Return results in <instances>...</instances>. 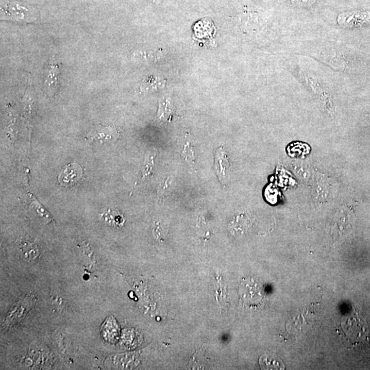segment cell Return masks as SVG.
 <instances>
[{"label":"cell","mask_w":370,"mask_h":370,"mask_svg":"<svg viewBox=\"0 0 370 370\" xmlns=\"http://www.w3.org/2000/svg\"><path fill=\"white\" fill-rule=\"evenodd\" d=\"M60 76L61 70L59 64L56 61L54 57H52L50 60L45 71L43 89L46 95L53 96L57 92L60 86Z\"/></svg>","instance_id":"cell-1"},{"label":"cell","mask_w":370,"mask_h":370,"mask_svg":"<svg viewBox=\"0 0 370 370\" xmlns=\"http://www.w3.org/2000/svg\"><path fill=\"white\" fill-rule=\"evenodd\" d=\"M169 102L166 101V102L160 103L159 111H158V114H159V118H163V119H168V117L169 118L170 113H171V109H170Z\"/></svg>","instance_id":"cell-10"},{"label":"cell","mask_w":370,"mask_h":370,"mask_svg":"<svg viewBox=\"0 0 370 370\" xmlns=\"http://www.w3.org/2000/svg\"><path fill=\"white\" fill-rule=\"evenodd\" d=\"M20 252L23 259L28 262L36 260L40 254L38 246L31 242L23 243L20 246Z\"/></svg>","instance_id":"cell-5"},{"label":"cell","mask_w":370,"mask_h":370,"mask_svg":"<svg viewBox=\"0 0 370 370\" xmlns=\"http://www.w3.org/2000/svg\"><path fill=\"white\" fill-rule=\"evenodd\" d=\"M260 366L264 370H284L285 365L271 355H263L259 359Z\"/></svg>","instance_id":"cell-6"},{"label":"cell","mask_w":370,"mask_h":370,"mask_svg":"<svg viewBox=\"0 0 370 370\" xmlns=\"http://www.w3.org/2000/svg\"><path fill=\"white\" fill-rule=\"evenodd\" d=\"M119 133L118 128L114 126H109L107 127H102L96 131L90 138L91 142L112 143L116 141L119 137Z\"/></svg>","instance_id":"cell-4"},{"label":"cell","mask_w":370,"mask_h":370,"mask_svg":"<svg viewBox=\"0 0 370 370\" xmlns=\"http://www.w3.org/2000/svg\"><path fill=\"white\" fill-rule=\"evenodd\" d=\"M83 176V169L78 163H71L61 170L58 181L63 185H72L80 181Z\"/></svg>","instance_id":"cell-3"},{"label":"cell","mask_w":370,"mask_h":370,"mask_svg":"<svg viewBox=\"0 0 370 370\" xmlns=\"http://www.w3.org/2000/svg\"><path fill=\"white\" fill-rule=\"evenodd\" d=\"M181 156L182 157L184 158L185 161H190V162L193 161V162H194V149H193V146H191L189 143H186L185 145L184 151L182 152Z\"/></svg>","instance_id":"cell-9"},{"label":"cell","mask_w":370,"mask_h":370,"mask_svg":"<svg viewBox=\"0 0 370 370\" xmlns=\"http://www.w3.org/2000/svg\"><path fill=\"white\" fill-rule=\"evenodd\" d=\"M103 219L108 224L113 226H116V227H120V226H123L125 221L124 217L119 211L111 209H108L103 215Z\"/></svg>","instance_id":"cell-7"},{"label":"cell","mask_w":370,"mask_h":370,"mask_svg":"<svg viewBox=\"0 0 370 370\" xmlns=\"http://www.w3.org/2000/svg\"><path fill=\"white\" fill-rule=\"evenodd\" d=\"M153 160H154V157L151 156L146 158L143 167L141 179L151 176V173H152L153 166H154Z\"/></svg>","instance_id":"cell-8"},{"label":"cell","mask_w":370,"mask_h":370,"mask_svg":"<svg viewBox=\"0 0 370 370\" xmlns=\"http://www.w3.org/2000/svg\"><path fill=\"white\" fill-rule=\"evenodd\" d=\"M215 169L221 184L226 185L230 179L231 169L228 154L222 146L215 153Z\"/></svg>","instance_id":"cell-2"}]
</instances>
